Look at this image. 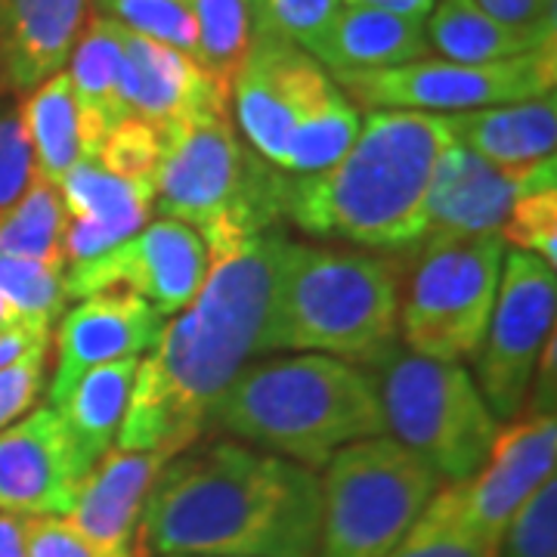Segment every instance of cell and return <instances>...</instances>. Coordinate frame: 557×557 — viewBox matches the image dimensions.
<instances>
[{"instance_id": "obj_1", "label": "cell", "mask_w": 557, "mask_h": 557, "mask_svg": "<svg viewBox=\"0 0 557 557\" xmlns=\"http://www.w3.org/2000/svg\"><path fill=\"white\" fill-rule=\"evenodd\" d=\"M292 239L267 230L226 251L208 255V273L196 300L139 359L119 449L159 453L168 461L196 446L214 399L263 354V332L276 295L278 270Z\"/></svg>"}, {"instance_id": "obj_2", "label": "cell", "mask_w": 557, "mask_h": 557, "mask_svg": "<svg viewBox=\"0 0 557 557\" xmlns=\"http://www.w3.org/2000/svg\"><path fill=\"white\" fill-rule=\"evenodd\" d=\"M313 468L242 443L164 461L143 505L137 557H319Z\"/></svg>"}, {"instance_id": "obj_3", "label": "cell", "mask_w": 557, "mask_h": 557, "mask_svg": "<svg viewBox=\"0 0 557 557\" xmlns=\"http://www.w3.org/2000/svg\"><path fill=\"white\" fill-rule=\"evenodd\" d=\"M446 115L369 109L357 139L319 174H285L282 220L317 239L409 251L428 239V189L446 146Z\"/></svg>"}, {"instance_id": "obj_4", "label": "cell", "mask_w": 557, "mask_h": 557, "mask_svg": "<svg viewBox=\"0 0 557 557\" xmlns=\"http://www.w3.org/2000/svg\"><path fill=\"white\" fill-rule=\"evenodd\" d=\"M208 424L304 468H322L347 443L387 434L372 375L325 354L242 369L214 399Z\"/></svg>"}, {"instance_id": "obj_5", "label": "cell", "mask_w": 557, "mask_h": 557, "mask_svg": "<svg viewBox=\"0 0 557 557\" xmlns=\"http://www.w3.org/2000/svg\"><path fill=\"white\" fill-rule=\"evenodd\" d=\"M399 273L381 255L292 242L263 332V354L298 350L369 366L399 332Z\"/></svg>"}, {"instance_id": "obj_6", "label": "cell", "mask_w": 557, "mask_h": 557, "mask_svg": "<svg viewBox=\"0 0 557 557\" xmlns=\"http://www.w3.org/2000/svg\"><path fill=\"white\" fill-rule=\"evenodd\" d=\"M159 134L152 208L161 218L193 226L208 255L276 230L285 174L242 143L230 112L171 121Z\"/></svg>"}, {"instance_id": "obj_7", "label": "cell", "mask_w": 557, "mask_h": 557, "mask_svg": "<svg viewBox=\"0 0 557 557\" xmlns=\"http://www.w3.org/2000/svg\"><path fill=\"white\" fill-rule=\"evenodd\" d=\"M387 437L428 461L446 483L474 478L498 421L461 362H440L391 344L369 362Z\"/></svg>"}, {"instance_id": "obj_8", "label": "cell", "mask_w": 557, "mask_h": 557, "mask_svg": "<svg viewBox=\"0 0 557 557\" xmlns=\"http://www.w3.org/2000/svg\"><path fill=\"white\" fill-rule=\"evenodd\" d=\"M322 468L319 557H387L443 486L428 461L387 434L341 446Z\"/></svg>"}, {"instance_id": "obj_9", "label": "cell", "mask_w": 557, "mask_h": 557, "mask_svg": "<svg viewBox=\"0 0 557 557\" xmlns=\"http://www.w3.org/2000/svg\"><path fill=\"white\" fill-rule=\"evenodd\" d=\"M505 260L498 233L428 236L421 242L399 332L412 354L440 362L474 359L493 317Z\"/></svg>"}, {"instance_id": "obj_10", "label": "cell", "mask_w": 557, "mask_h": 557, "mask_svg": "<svg viewBox=\"0 0 557 557\" xmlns=\"http://www.w3.org/2000/svg\"><path fill=\"white\" fill-rule=\"evenodd\" d=\"M350 102L362 109H412L434 115L474 112L486 106L523 102L555 94L557 44L542 47L518 60L468 62L424 60L406 62L381 72H344L332 75Z\"/></svg>"}, {"instance_id": "obj_11", "label": "cell", "mask_w": 557, "mask_h": 557, "mask_svg": "<svg viewBox=\"0 0 557 557\" xmlns=\"http://www.w3.org/2000/svg\"><path fill=\"white\" fill-rule=\"evenodd\" d=\"M557 273L527 251L502 260L496 307L474 354L478 391L496 421H511L527 406L545 341L555 335Z\"/></svg>"}, {"instance_id": "obj_12", "label": "cell", "mask_w": 557, "mask_h": 557, "mask_svg": "<svg viewBox=\"0 0 557 557\" xmlns=\"http://www.w3.org/2000/svg\"><path fill=\"white\" fill-rule=\"evenodd\" d=\"M335 94V78L307 50L263 25L230 90L245 139L282 174L295 131Z\"/></svg>"}, {"instance_id": "obj_13", "label": "cell", "mask_w": 557, "mask_h": 557, "mask_svg": "<svg viewBox=\"0 0 557 557\" xmlns=\"http://www.w3.org/2000/svg\"><path fill=\"white\" fill-rule=\"evenodd\" d=\"M205 273L208 248L199 233L180 220L161 218L100 258L65 267V288L69 298L81 300L102 292L134 295L168 319L196 300Z\"/></svg>"}, {"instance_id": "obj_14", "label": "cell", "mask_w": 557, "mask_h": 557, "mask_svg": "<svg viewBox=\"0 0 557 557\" xmlns=\"http://www.w3.org/2000/svg\"><path fill=\"white\" fill-rule=\"evenodd\" d=\"M94 458L53 406H40L0 431V511L65 518Z\"/></svg>"}, {"instance_id": "obj_15", "label": "cell", "mask_w": 557, "mask_h": 557, "mask_svg": "<svg viewBox=\"0 0 557 557\" xmlns=\"http://www.w3.org/2000/svg\"><path fill=\"white\" fill-rule=\"evenodd\" d=\"M557 189V159L502 168L465 146H446L428 189V236L498 233L530 193Z\"/></svg>"}, {"instance_id": "obj_16", "label": "cell", "mask_w": 557, "mask_h": 557, "mask_svg": "<svg viewBox=\"0 0 557 557\" xmlns=\"http://www.w3.org/2000/svg\"><path fill=\"white\" fill-rule=\"evenodd\" d=\"M557 418L533 416L498 428L490 456L474 478L461 480V515L480 536L498 542L523 502L555 478Z\"/></svg>"}, {"instance_id": "obj_17", "label": "cell", "mask_w": 557, "mask_h": 557, "mask_svg": "<svg viewBox=\"0 0 557 557\" xmlns=\"http://www.w3.org/2000/svg\"><path fill=\"white\" fill-rule=\"evenodd\" d=\"M164 332V317L152 304L102 292L84 298L78 307L65 310L57 329V369L50 379V403L60 406L75 381L106 362L139 359L156 347Z\"/></svg>"}, {"instance_id": "obj_18", "label": "cell", "mask_w": 557, "mask_h": 557, "mask_svg": "<svg viewBox=\"0 0 557 557\" xmlns=\"http://www.w3.org/2000/svg\"><path fill=\"white\" fill-rule=\"evenodd\" d=\"M124 106L131 115L164 127L171 121L226 115L230 90L189 53L124 28Z\"/></svg>"}, {"instance_id": "obj_19", "label": "cell", "mask_w": 557, "mask_h": 557, "mask_svg": "<svg viewBox=\"0 0 557 557\" xmlns=\"http://www.w3.org/2000/svg\"><path fill=\"white\" fill-rule=\"evenodd\" d=\"M168 458L112 446L94 465L65 520L102 557H137V530L143 505Z\"/></svg>"}, {"instance_id": "obj_20", "label": "cell", "mask_w": 557, "mask_h": 557, "mask_svg": "<svg viewBox=\"0 0 557 557\" xmlns=\"http://www.w3.org/2000/svg\"><path fill=\"white\" fill-rule=\"evenodd\" d=\"M65 205V267L94 260L112 251L115 245L139 233L149 214L156 193L131 180L109 174L100 161H78L60 183Z\"/></svg>"}, {"instance_id": "obj_21", "label": "cell", "mask_w": 557, "mask_h": 557, "mask_svg": "<svg viewBox=\"0 0 557 557\" xmlns=\"http://www.w3.org/2000/svg\"><path fill=\"white\" fill-rule=\"evenodd\" d=\"M94 0H0V62L16 97L65 69Z\"/></svg>"}, {"instance_id": "obj_22", "label": "cell", "mask_w": 557, "mask_h": 557, "mask_svg": "<svg viewBox=\"0 0 557 557\" xmlns=\"http://www.w3.org/2000/svg\"><path fill=\"white\" fill-rule=\"evenodd\" d=\"M65 65L78 100L84 159H97L106 134L131 115L124 106V28L90 13Z\"/></svg>"}, {"instance_id": "obj_23", "label": "cell", "mask_w": 557, "mask_h": 557, "mask_svg": "<svg viewBox=\"0 0 557 557\" xmlns=\"http://www.w3.org/2000/svg\"><path fill=\"white\" fill-rule=\"evenodd\" d=\"M428 53L431 44L424 35V22L344 3L310 57L329 75H344L397 69L406 62L424 60Z\"/></svg>"}, {"instance_id": "obj_24", "label": "cell", "mask_w": 557, "mask_h": 557, "mask_svg": "<svg viewBox=\"0 0 557 557\" xmlns=\"http://www.w3.org/2000/svg\"><path fill=\"white\" fill-rule=\"evenodd\" d=\"M458 146L478 152L480 159L520 168L552 159L557 152V97L545 94L536 100L486 106L474 112L446 115Z\"/></svg>"}, {"instance_id": "obj_25", "label": "cell", "mask_w": 557, "mask_h": 557, "mask_svg": "<svg viewBox=\"0 0 557 557\" xmlns=\"http://www.w3.org/2000/svg\"><path fill=\"white\" fill-rule=\"evenodd\" d=\"M424 35L440 60L468 65L518 60L557 44V28H520L490 16L474 0H437L424 20Z\"/></svg>"}, {"instance_id": "obj_26", "label": "cell", "mask_w": 557, "mask_h": 557, "mask_svg": "<svg viewBox=\"0 0 557 557\" xmlns=\"http://www.w3.org/2000/svg\"><path fill=\"white\" fill-rule=\"evenodd\" d=\"M139 359H119L84 372L75 387L53 406L75 434L81 449L94 461H100L119 437L121 418L127 412V399L134 387Z\"/></svg>"}, {"instance_id": "obj_27", "label": "cell", "mask_w": 557, "mask_h": 557, "mask_svg": "<svg viewBox=\"0 0 557 557\" xmlns=\"http://www.w3.org/2000/svg\"><path fill=\"white\" fill-rule=\"evenodd\" d=\"M22 119L35 149V171L38 177L60 186L62 177L84 161L81 143V112L72 81L65 72H57L40 81L20 100Z\"/></svg>"}, {"instance_id": "obj_28", "label": "cell", "mask_w": 557, "mask_h": 557, "mask_svg": "<svg viewBox=\"0 0 557 557\" xmlns=\"http://www.w3.org/2000/svg\"><path fill=\"white\" fill-rule=\"evenodd\" d=\"M65 226L60 186L35 174L22 199L0 211V255L65 267Z\"/></svg>"}, {"instance_id": "obj_29", "label": "cell", "mask_w": 557, "mask_h": 557, "mask_svg": "<svg viewBox=\"0 0 557 557\" xmlns=\"http://www.w3.org/2000/svg\"><path fill=\"white\" fill-rule=\"evenodd\" d=\"M189 10L196 20V62L220 87L233 90L258 35L255 0H189Z\"/></svg>"}, {"instance_id": "obj_30", "label": "cell", "mask_w": 557, "mask_h": 557, "mask_svg": "<svg viewBox=\"0 0 557 557\" xmlns=\"http://www.w3.org/2000/svg\"><path fill=\"white\" fill-rule=\"evenodd\" d=\"M498 542L480 536L461 515L458 486H440L387 557H496Z\"/></svg>"}, {"instance_id": "obj_31", "label": "cell", "mask_w": 557, "mask_h": 557, "mask_svg": "<svg viewBox=\"0 0 557 557\" xmlns=\"http://www.w3.org/2000/svg\"><path fill=\"white\" fill-rule=\"evenodd\" d=\"M359 124H362V115H359L357 102L347 100L338 87V94L322 102L295 131L292 146H288L285 174L300 177V174H319L332 168L357 139Z\"/></svg>"}, {"instance_id": "obj_32", "label": "cell", "mask_w": 557, "mask_h": 557, "mask_svg": "<svg viewBox=\"0 0 557 557\" xmlns=\"http://www.w3.org/2000/svg\"><path fill=\"white\" fill-rule=\"evenodd\" d=\"M0 298L7 300L25 325L47 329L69 310L65 267L0 255Z\"/></svg>"}, {"instance_id": "obj_33", "label": "cell", "mask_w": 557, "mask_h": 557, "mask_svg": "<svg viewBox=\"0 0 557 557\" xmlns=\"http://www.w3.org/2000/svg\"><path fill=\"white\" fill-rule=\"evenodd\" d=\"M102 16L139 38L168 44L196 60V20L189 0H94Z\"/></svg>"}, {"instance_id": "obj_34", "label": "cell", "mask_w": 557, "mask_h": 557, "mask_svg": "<svg viewBox=\"0 0 557 557\" xmlns=\"http://www.w3.org/2000/svg\"><path fill=\"white\" fill-rule=\"evenodd\" d=\"M161 159V134L156 124L146 119L127 115L119 121L106 139H102L97 159L109 174L121 180H131L137 186H146L156 193V171Z\"/></svg>"}, {"instance_id": "obj_35", "label": "cell", "mask_w": 557, "mask_h": 557, "mask_svg": "<svg viewBox=\"0 0 557 557\" xmlns=\"http://www.w3.org/2000/svg\"><path fill=\"white\" fill-rule=\"evenodd\" d=\"M496 557H557V480L523 502L498 539Z\"/></svg>"}, {"instance_id": "obj_36", "label": "cell", "mask_w": 557, "mask_h": 557, "mask_svg": "<svg viewBox=\"0 0 557 557\" xmlns=\"http://www.w3.org/2000/svg\"><path fill=\"white\" fill-rule=\"evenodd\" d=\"M498 236L511 242L515 251H527L548 267H557V189L523 196L502 223Z\"/></svg>"}, {"instance_id": "obj_37", "label": "cell", "mask_w": 557, "mask_h": 557, "mask_svg": "<svg viewBox=\"0 0 557 557\" xmlns=\"http://www.w3.org/2000/svg\"><path fill=\"white\" fill-rule=\"evenodd\" d=\"M344 0H255L258 25L313 53Z\"/></svg>"}, {"instance_id": "obj_38", "label": "cell", "mask_w": 557, "mask_h": 557, "mask_svg": "<svg viewBox=\"0 0 557 557\" xmlns=\"http://www.w3.org/2000/svg\"><path fill=\"white\" fill-rule=\"evenodd\" d=\"M35 149L16 94L0 100V211L22 199L35 180Z\"/></svg>"}, {"instance_id": "obj_39", "label": "cell", "mask_w": 557, "mask_h": 557, "mask_svg": "<svg viewBox=\"0 0 557 557\" xmlns=\"http://www.w3.org/2000/svg\"><path fill=\"white\" fill-rule=\"evenodd\" d=\"M47 354H50V347H40L35 354L16 359L13 366L0 369V431L28 416L32 406L44 394Z\"/></svg>"}, {"instance_id": "obj_40", "label": "cell", "mask_w": 557, "mask_h": 557, "mask_svg": "<svg viewBox=\"0 0 557 557\" xmlns=\"http://www.w3.org/2000/svg\"><path fill=\"white\" fill-rule=\"evenodd\" d=\"M28 557H102L65 518H28Z\"/></svg>"}, {"instance_id": "obj_41", "label": "cell", "mask_w": 557, "mask_h": 557, "mask_svg": "<svg viewBox=\"0 0 557 557\" xmlns=\"http://www.w3.org/2000/svg\"><path fill=\"white\" fill-rule=\"evenodd\" d=\"M490 16L520 28H557V0H474Z\"/></svg>"}, {"instance_id": "obj_42", "label": "cell", "mask_w": 557, "mask_h": 557, "mask_svg": "<svg viewBox=\"0 0 557 557\" xmlns=\"http://www.w3.org/2000/svg\"><path fill=\"white\" fill-rule=\"evenodd\" d=\"M40 347H50V332L47 329H10V332H0V369L13 366L16 359L35 354Z\"/></svg>"}, {"instance_id": "obj_43", "label": "cell", "mask_w": 557, "mask_h": 557, "mask_svg": "<svg viewBox=\"0 0 557 557\" xmlns=\"http://www.w3.org/2000/svg\"><path fill=\"white\" fill-rule=\"evenodd\" d=\"M0 557H28V515L0 511Z\"/></svg>"}, {"instance_id": "obj_44", "label": "cell", "mask_w": 557, "mask_h": 557, "mask_svg": "<svg viewBox=\"0 0 557 557\" xmlns=\"http://www.w3.org/2000/svg\"><path fill=\"white\" fill-rule=\"evenodd\" d=\"M347 7H369V10H381V13H394V16H406V20L424 22L431 16V10L437 7V0H344Z\"/></svg>"}, {"instance_id": "obj_45", "label": "cell", "mask_w": 557, "mask_h": 557, "mask_svg": "<svg viewBox=\"0 0 557 557\" xmlns=\"http://www.w3.org/2000/svg\"><path fill=\"white\" fill-rule=\"evenodd\" d=\"M25 322H22V317L7 304V300L0 298V332H10V329H22ZM32 329V325H28Z\"/></svg>"}, {"instance_id": "obj_46", "label": "cell", "mask_w": 557, "mask_h": 557, "mask_svg": "<svg viewBox=\"0 0 557 557\" xmlns=\"http://www.w3.org/2000/svg\"><path fill=\"white\" fill-rule=\"evenodd\" d=\"M10 94H13V87H10L7 69H3V62H0V100H3V97H10Z\"/></svg>"}, {"instance_id": "obj_47", "label": "cell", "mask_w": 557, "mask_h": 557, "mask_svg": "<svg viewBox=\"0 0 557 557\" xmlns=\"http://www.w3.org/2000/svg\"><path fill=\"white\" fill-rule=\"evenodd\" d=\"M177 557H193V555H177Z\"/></svg>"}]
</instances>
